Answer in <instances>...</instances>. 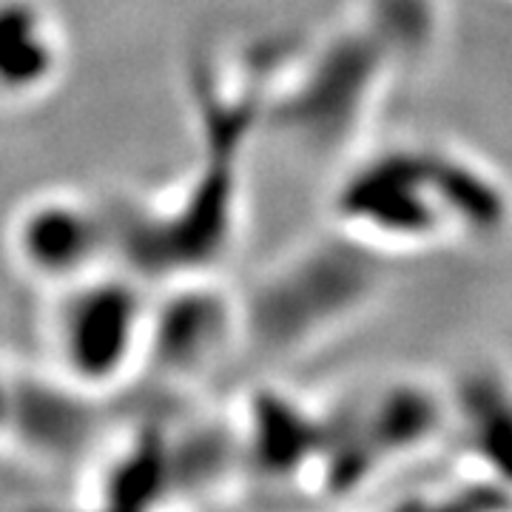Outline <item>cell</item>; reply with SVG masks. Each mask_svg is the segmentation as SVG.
I'll list each match as a JSON object with an SVG mask.
<instances>
[{
	"mask_svg": "<svg viewBox=\"0 0 512 512\" xmlns=\"http://www.w3.org/2000/svg\"><path fill=\"white\" fill-rule=\"evenodd\" d=\"M6 251L20 274L57 291L97 271L106 251L103 214L69 191H40L6 222Z\"/></svg>",
	"mask_w": 512,
	"mask_h": 512,
	"instance_id": "2",
	"label": "cell"
},
{
	"mask_svg": "<svg viewBox=\"0 0 512 512\" xmlns=\"http://www.w3.org/2000/svg\"><path fill=\"white\" fill-rule=\"evenodd\" d=\"M63 63L60 29L35 0H0V106L46 92Z\"/></svg>",
	"mask_w": 512,
	"mask_h": 512,
	"instance_id": "3",
	"label": "cell"
},
{
	"mask_svg": "<svg viewBox=\"0 0 512 512\" xmlns=\"http://www.w3.org/2000/svg\"><path fill=\"white\" fill-rule=\"evenodd\" d=\"M46 348L57 373L72 384L100 387L120 379L151 333L140 293L123 279L97 271L52 291Z\"/></svg>",
	"mask_w": 512,
	"mask_h": 512,
	"instance_id": "1",
	"label": "cell"
}]
</instances>
